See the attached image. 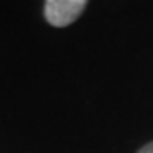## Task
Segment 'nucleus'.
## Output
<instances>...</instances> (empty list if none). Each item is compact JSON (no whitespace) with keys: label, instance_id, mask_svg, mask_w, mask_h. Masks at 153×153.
<instances>
[{"label":"nucleus","instance_id":"nucleus-1","mask_svg":"<svg viewBox=\"0 0 153 153\" xmlns=\"http://www.w3.org/2000/svg\"><path fill=\"white\" fill-rule=\"evenodd\" d=\"M87 6V0H46L45 19L53 28H65L76 22Z\"/></svg>","mask_w":153,"mask_h":153},{"label":"nucleus","instance_id":"nucleus-2","mask_svg":"<svg viewBox=\"0 0 153 153\" xmlns=\"http://www.w3.org/2000/svg\"><path fill=\"white\" fill-rule=\"evenodd\" d=\"M137 153H153V142H148V144L142 146Z\"/></svg>","mask_w":153,"mask_h":153}]
</instances>
